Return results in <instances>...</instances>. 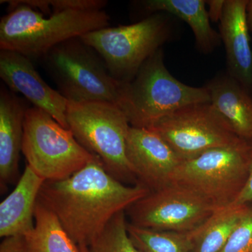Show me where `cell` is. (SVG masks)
Masks as SVG:
<instances>
[{"label":"cell","mask_w":252,"mask_h":252,"mask_svg":"<svg viewBox=\"0 0 252 252\" xmlns=\"http://www.w3.org/2000/svg\"><path fill=\"white\" fill-rule=\"evenodd\" d=\"M41 60L68 102L118 104L122 82L111 76L103 59L80 38L61 43Z\"/></svg>","instance_id":"8992f818"},{"label":"cell","mask_w":252,"mask_h":252,"mask_svg":"<svg viewBox=\"0 0 252 252\" xmlns=\"http://www.w3.org/2000/svg\"><path fill=\"white\" fill-rule=\"evenodd\" d=\"M247 18L249 29L252 32V0H248V6H247Z\"/></svg>","instance_id":"4316f807"},{"label":"cell","mask_w":252,"mask_h":252,"mask_svg":"<svg viewBox=\"0 0 252 252\" xmlns=\"http://www.w3.org/2000/svg\"><path fill=\"white\" fill-rule=\"evenodd\" d=\"M28 165L46 181L71 177L97 158L44 111L28 109L22 145Z\"/></svg>","instance_id":"52a82bcc"},{"label":"cell","mask_w":252,"mask_h":252,"mask_svg":"<svg viewBox=\"0 0 252 252\" xmlns=\"http://www.w3.org/2000/svg\"><path fill=\"white\" fill-rule=\"evenodd\" d=\"M166 14L155 13L133 24L108 26L79 38L103 59L113 78L128 82L171 37V21Z\"/></svg>","instance_id":"5b68a950"},{"label":"cell","mask_w":252,"mask_h":252,"mask_svg":"<svg viewBox=\"0 0 252 252\" xmlns=\"http://www.w3.org/2000/svg\"><path fill=\"white\" fill-rule=\"evenodd\" d=\"M126 155L132 172L150 190L171 183L182 160L154 131L131 126L126 140Z\"/></svg>","instance_id":"8fae6325"},{"label":"cell","mask_w":252,"mask_h":252,"mask_svg":"<svg viewBox=\"0 0 252 252\" xmlns=\"http://www.w3.org/2000/svg\"><path fill=\"white\" fill-rule=\"evenodd\" d=\"M26 101L1 86L0 90V185L1 192L17 179L22 152Z\"/></svg>","instance_id":"5bb4252c"},{"label":"cell","mask_w":252,"mask_h":252,"mask_svg":"<svg viewBox=\"0 0 252 252\" xmlns=\"http://www.w3.org/2000/svg\"><path fill=\"white\" fill-rule=\"evenodd\" d=\"M44 15L68 11H101L108 1L105 0H14Z\"/></svg>","instance_id":"7402d4cb"},{"label":"cell","mask_w":252,"mask_h":252,"mask_svg":"<svg viewBox=\"0 0 252 252\" xmlns=\"http://www.w3.org/2000/svg\"><path fill=\"white\" fill-rule=\"evenodd\" d=\"M249 205H230L218 209L193 230L192 252H220L224 248Z\"/></svg>","instance_id":"d6986e66"},{"label":"cell","mask_w":252,"mask_h":252,"mask_svg":"<svg viewBox=\"0 0 252 252\" xmlns=\"http://www.w3.org/2000/svg\"><path fill=\"white\" fill-rule=\"evenodd\" d=\"M67 122L78 142L98 157L111 175L123 183L135 180L126 155L131 126L117 104L68 102Z\"/></svg>","instance_id":"277c9868"},{"label":"cell","mask_w":252,"mask_h":252,"mask_svg":"<svg viewBox=\"0 0 252 252\" xmlns=\"http://www.w3.org/2000/svg\"><path fill=\"white\" fill-rule=\"evenodd\" d=\"M206 4L209 5V9L207 11L210 21L213 22H220L224 8L225 0L206 1Z\"/></svg>","instance_id":"484cf974"},{"label":"cell","mask_w":252,"mask_h":252,"mask_svg":"<svg viewBox=\"0 0 252 252\" xmlns=\"http://www.w3.org/2000/svg\"><path fill=\"white\" fill-rule=\"evenodd\" d=\"M79 250H80V252H89V248L86 245H79Z\"/></svg>","instance_id":"83f0119b"},{"label":"cell","mask_w":252,"mask_h":252,"mask_svg":"<svg viewBox=\"0 0 252 252\" xmlns=\"http://www.w3.org/2000/svg\"><path fill=\"white\" fill-rule=\"evenodd\" d=\"M0 252H26L22 237L3 239L0 245Z\"/></svg>","instance_id":"d4e9b609"},{"label":"cell","mask_w":252,"mask_h":252,"mask_svg":"<svg viewBox=\"0 0 252 252\" xmlns=\"http://www.w3.org/2000/svg\"><path fill=\"white\" fill-rule=\"evenodd\" d=\"M248 0H225L220 21L227 73L252 94V49L247 18Z\"/></svg>","instance_id":"4fadbf2b"},{"label":"cell","mask_w":252,"mask_h":252,"mask_svg":"<svg viewBox=\"0 0 252 252\" xmlns=\"http://www.w3.org/2000/svg\"><path fill=\"white\" fill-rule=\"evenodd\" d=\"M149 129L158 134L182 161L243 140L230 130L210 102L182 107Z\"/></svg>","instance_id":"9c48e42d"},{"label":"cell","mask_w":252,"mask_h":252,"mask_svg":"<svg viewBox=\"0 0 252 252\" xmlns=\"http://www.w3.org/2000/svg\"><path fill=\"white\" fill-rule=\"evenodd\" d=\"M46 180L27 164L13 191L0 204V237H23L34 225V210Z\"/></svg>","instance_id":"2e32d148"},{"label":"cell","mask_w":252,"mask_h":252,"mask_svg":"<svg viewBox=\"0 0 252 252\" xmlns=\"http://www.w3.org/2000/svg\"><path fill=\"white\" fill-rule=\"evenodd\" d=\"M127 223L126 211L119 212L88 246L89 252H141L129 236Z\"/></svg>","instance_id":"44dd1931"},{"label":"cell","mask_w":252,"mask_h":252,"mask_svg":"<svg viewBox=\"0 0 252 252\" xmlns=\"http://www.w3.org/2000/svg\"><path fill=\"white\" fill-rule=\"evenodd\" d=\"M0 78L10 91L23 94L33 107L48 113L59 124L69 129L68 101L59 91L46 84L31 59L14 51L1 50Z\"/></svg>","instance_id":"7c38bea8"},{"label":"cell","mask_w":252,"mask_h":252,"mask_svg":"<svg viewBox=\"0 0 252 252\" xmlns=\"http://www.w3.org/2000/svg\"><path fill=\"white\" fill-rule=\"evenodd\" d=\"M208 102L210 94L205 86L187 85L169 72L160 49L132 80L122 82L117 105L132 127L149 128L182 107Z\"/></svg>","instance_id":"3957f363"},{"label":"cell","mask_w":252,"mask_h":252,"mask_svg":"<svg viewBox=\"0 0 252 252\" xmlns=\"http://www.w3.org/2000/svg\"><path fill=\"white\" fill-rule=\"evenodd\" d=\"M217 209L192 189L171 182L150 190L126 211L130 223L156 230L190 232L198 228Z\"/></svg>","instance_id":"30bf717a"},{"label":"cell","mask_w":252,"mask_h":252,"mask_svg":"<svg viewBox=\"0 0 252 252\" xmlns=\"http://www.w3.org/2000/svg\"><path fill=\"white\" fill-rule=\"evenodd\" d=\"M205 86L210 102L230 130L242 140H252V94L227 72Z\"/></svg>","instance_id":"9a60e30c"},{"label":"cell","mask_w":252,"mask_h":252,"mask_svg":"<svg viewBox=\"0 0 252 252\" xmlns=\"http://www.w3.org/2000/svg\"><path fill=\"white\" fill-rule=\"evenodd\" d=\"M8 13L0 21V50L14 51L32 61L41 59L56 46L107 28L110 17L101 11H68L45 15L14 0H1Z\"/></svg>","instance_id":"7a4b0ae2"},{"label":"cell","mask_w":252,"mask_h":252,"mask_svg":"<svg viewBox=\"0 0 252 252\" xmlns=\"http://www.w3.org/2000/svg\"><path fill=\"white\" fill-rule=\"evenodd\" d=\"M149 192L142 183L127 186L117 180L97 158L67 179L46 181L38 200L54 212L78 245L89 246L113 217Z\"/></svg>","instance_id":"6da1fadb"},{"label":"cell","mask_w":252,"mask_h":252,"mask_svg":"<svg viewBox=\"0 0 252 252\" xmlns=\"http://www.w3.org/2000/svg\"><path fill=\"white\" fill-rule=\"evenodd\" d=\"M249 145V175L246 185L232 205H248L252 202V140Z\"/></svg>","instance_id":"cb8c5ba5"},{"label":"cell","mask_w":252,"mask_h":252,"mask_svg":"<svg viewBox=\"0 0 252 252\" xmlns=\"http://www.w3.org/2000/svg\"><path fill=\"white\" fill-rule=\"evenodd\" d=\"M248 175L249 145L243 140L182 161L171 182L192 189L218 210L234 203Z\"/></svg>","instance_id":"ba28073f"},{"label":"cell","mask_w":252,"mask_h":252,"mask_svg":"<svg viewBox=\"0 0 252 252\" xmlns=\"http://www.w3.org/2000/svg\"><path fill=\"white\" fill-rule=\"evenodd\" d=\"M22 238L26 252H80L57 216L39 200L34 228Z\"/></svg>","instance_id":"ac0fdd59"},{"label":"cell","mask_w":252,"mask_h":252,"mask_svg":"<svg viewBox=\"0 0 252 252\" xmlns=\"http://www.w3.org/2000/svg\"><path fill=\"white\" fill-rule=\"evenodd\" d=\"M220 252H252V207L248 206Z\"/></svg>","instance_id":"603a6c76"},{"label":"cell","mask_w":252,"mask_h":252,"mask_svg":"<svg viewBox=\"0 0 252 252\" xmlns=\"http://www.w3.org/2000/svg\"><path fill=\"white\" fill-rule=\"evenodd\" d=\"M142 7L152 14L165 13L177 16L191 28L195 44L203 54H210L220 46V34L210 24L204 0H145Z\"/></svg>","instance_id":"e0dca14e"},{"label":"cell","mask_w":252,"mask_h":252,"mask_svg":"<svg viewBox=\"0 0 252 252\" xmlns=\"http://www.w3.org/2000/svg\"><path fill=\"white\" fill-rule=\"evenodd\" d=\"M132 243L141 252H192L193 231L174 232L142 228L127 223Z\"/></svg>","instance_id":"ffe728a7"}]
</instances>
